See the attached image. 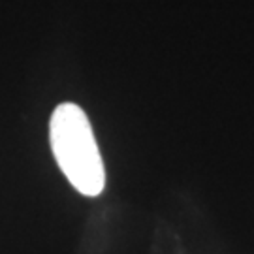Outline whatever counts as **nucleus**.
<instances>
[{
    "mask_svg": "<svg viewBox=\"0 0 254 254\" xmlns=\"http://www.w3.org/2000/svg\"><path fill=\"white\" fill-rule=\"evenodd\" d=\"M51 151L75 190L96 198L106 187V170L91 121L77 104H59L49 119Z\"/></svg>",
    "mask_w": 254,
    "mask_h": 254,
    "instance_id": "obj_1",
    "label": "nucleus"
}]
</instances>
